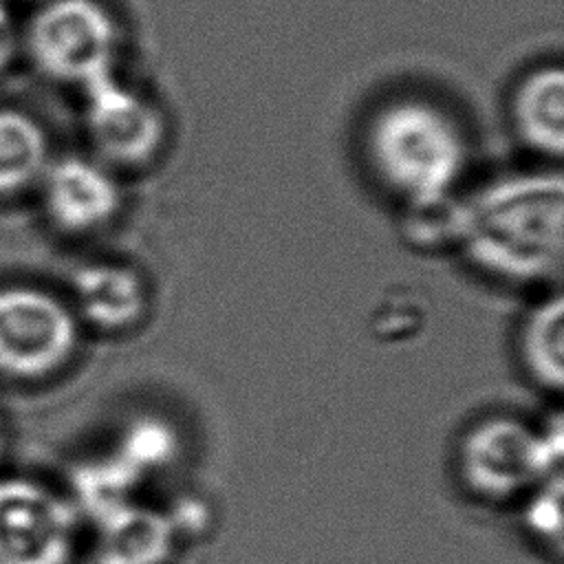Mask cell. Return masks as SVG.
Returning a JSON list of instances; mask_svg holds the SVG:
<instances>
[{
  "label": "cell",
  "instance_id": "1",
  "mask_svg": "<svg viewBox=\"0 0 564 564\" xmlns=\"http://www.w3.org/2000/svg\"><path fill=\"white\" fill-rule=\"evenodd\" d=\"M469 227L463 256L480 271L538 284L564 262V181L560 172L496 178L467 196Z\"/></svg>",
  "mask_w": 564,
  "mask_h": 564
},
{
  "label": "cell",
  "instance_id": "2",
  "mask_svg": "<svg viewBox=\"0 0 564 564\" xmlns=\"http://www.w3.org/2000/svg\"><path fill=\"white\" fill-rule=\"evenodd\" d=\"M368 156L375 174L405 200L454 189L467 163V139L438 104L403 97L372 117Z\"/></svg>",
  "mask_w": 564,
  "mask_h": 564
},
{
  "label": "cell",
  "instance_id": "3",
  "mask_svg": "<svg viewBox=\"0 0 564 564\" xmlns=\"http://www.w3.org/2000/svg\"><path fill=\"white\" fill-rule=\"evenodd\" d=\"M564 427L555 416L544 430L496 414L471 425L458 445L463 485L480 500L509 502L562 471Z\"/></svg>",
  "mask_w": 564,
  "mask_h": 564
},
{
  "label": "cell",
  "instance_id": "4",
  "mask_svg": "<svg viewBox=\"0 0 564 564\" xmlns=\"http://www.w3.org/2000/svg\"><path fill=\"white\" fill-rule=\"evenodd\" d=\"M121 31L99 0H46L26 26V48L35 66L84 88L115 73Z\"/></svg>",
  "mask_w": 564,
  "mask_h": 564
},
{
  "label": "cell",
  "instance_id": "5",
  "mask_svg": "<svg viewBox=\"0 0 564 564\" xmlns=\"http://www.w3.org/2000/svg\"><path fill=\"white\" fill-rule=\"evenodd\" d=\"M82 324L70 304L33 284L0 286V377L40 381L70 364Z\"/></svg>",
  "mask_w": 564,
  "mask_h": 564
},
{
  "label": "cell",
  "instance_id": "6",
  "mask_svg": "<svg viewBox=\"0 0 564 564\" xmlns=\"http://www.w3.org/2000/svg\"><path fill=\"white\" fill-rule=\"evenodd\" d=\"M82 516L70 498L26 476H0V564H70Z\"/></svg>",
  "mask_w": 564,
  "mask_h": 564
},
{
  "label": "cell",
  "instance_id": "7",
  "mask_svg": "<svg viewBox=\"0 0 564 564\" xmlns=\"http://www.w3.org/2000/svg\"><path fill=\"white\" fill-rule=\"evenodd\" d=\"M82 90L86 134L97 161L108 167H143L159 156L167 123L150 97L119 82L115 73L93 79Z\"/></svg>",
  "mask_w": 564,
  "mask_h": 564
},
{
  "label": "cell",
  "instance_id": "8",
  "mask_svg": "<svg viewBox=\"0 0 564 564\" xmlns=\"http://www.w3.org/2000/svg\"><path fill=\"white\" fill-rule=\"evenodd\" d=\"M37 189L46 220L68 236L95 234L121 209V189L112 170L88 156L51 159Z\"/></svg>",
  "mask_w": 564,
  "mask_h": 564
},
{
  "label": "cell",
  "instance_id": "9",
  "mask_svg": "<svg viewBox=\"0 0 564 564\" xmlns=\"http://www.w3.org/2000/svg\"><path fill=\"white\" fill-rule=\"evenodd\" d=\"M70 308L79 324L97 333H126L145 319L150 286L141 271L130 264L86 262L70 278Z\"/></svg>",
  "mask_w": 564,
  "mask_h": 564
},
{
  "label": "cell",
  "instance_id": "10",
  "mask_svg": "<svg viewBox=\"0 0 564 564\" xmlns=\"http://www.w3.org/2000/svg\"><path fill=\"white\" fill-rule=\"evenodd\" d=\"M97 564H165L176 533L165 511L130 500L95 522Z\"/></svg>",
  "mask_w": 564,
  "mask_h": 564
},
{
  "label": "cell",
  "instance_id": "11",
  "mask_svg": "<svg viewBox=\"0 0 564 564\" xmlns=\"http://www.w3.org/2000/svg\"><path fill=\"white\" fill-rule=\"evenodd\" d=\"M511 121L522 143L546 159L564 150V73L542 66L529 73L511 99Z\"/></svg>",
  "mask_w": 564,
  "mask_h": 564
},
{
  "label": "cell",
  "instance_id": "12",
  "mask_svg": "<svg viewBox=\"0 0 564 564\" xmlns=\"http://www.w3.org/2000/svg\"><path fill=\"white\" fill-rule=\"evenodd\" d=\"M399 236L419 253H463L469 227L467 198L454 189L405 198L399 212Z\"/></svg>",
  "mask_w": 564,
  "mask_h": 564
},
{
  "label": "cell",
  "instance_id": "13",
  "mask_svg": "<svg viewBox=\"0 0 564 564\" xmlns=\"http://www.w3.org/2000/svg\"><path fill=\"white\" fill-rule=\"evenodd\" d=\"M51 163L46 130L31 115L0 108V198L37 187Z\"/></svg>",
  "mask_w": 564,
  "mask_h": 564
},
{
  "label": "cell",
  "instance_id": "14",
  "mask_svg": "<svg viewBox=\"0 0 564 564\" xmlns=\"http://www.w3.org/2000/svg\"><path fill=\"white\" fill-rule=\"evenodd\" d=\"M520 359L531 381L557 394L564 383V300L549 295L531 308L520 328Z\"/></svg>",
  "mask_w": 564,
  "mask_h": 564
},
{
  "label": "cell",
  "instance_id": "15",
  "mask_svg": "<svg viewBox=\"0 0 564 564\" xmlns=\"http://www.w3.org/2000/svg\"><path fill=\"white\" fill-rule=\"evenodd\" d=\"M143 478L137 476L115 452L79 463L70 476V502L79 516L93 522L134 500V489Z\"/></svg>",
  "mask_w": 564,
  "mask_h": 564
},
{
  "label": "cell",
  "instance_id": "16",
  "mask_svg": "<svg viewBox=\"0 0 564 564\" xmlns=\"http://www.w3.org/2000/svg\"><path fill=\"white\" fill-rule=\"evenodd\" d=\"M176 430L161 416L143 414L132 419L115 445V454L141 478L167 467L178 454Z\"/></svg>",
  "mask_w": 564,
  "mask_h": 564
},
{
  "label": "cell",
  "instance_id": "17",
  "mask_svg": "<svg viewBox=\"0 0 564 564\" xmlns=\"http://www.w3.org/2000/svg\"><path fill=\"white\" fill-rule=\"evenodd\" d=\"M562 500H564V482L562 471L549 476L538 487H533L524 496L522 522L535 540L544 544H553L557 551L562 549Z\"/></svg>",
  "mask_w": 564,
  "mask_h": 564
},
{
  "label": "cell",
  "instance_id": "18",
  "mask_svg": "<svg viewBox=\"0 0 564 564\" xmlns=\"http://www.w3.org/2000/svg\"><path fill=\"white\" fill-rule=\"evenodd\" d=\"M176 538L183 533H198L207 524V511L198 498H181L178 505L165 511Z\"/></svg>",
  "mask_w": 564,
  "mask_h": 564
},
{
  "label": "cell",
  "instance_id": "19",
  "mask_svg": "<svg viewBox=\"0 0 564 564\" xmlns=\"http://www.w3.org/2000/svg\"><path fill=\"white\" fill-rule=\"evenodd\" d=\"M15 48H18L15 24L9 15V9H7L4 0H0V73L13 62Z\"/></svg>",
  "mask_w": 564,
  "mask_h": 564
},
{
  "label": "cell",
  "instance_id": "20",
  "mask_svg": "<svg viewBox=\"0 0 564 564\" xmlns=\"http://www.w3.org/2000/svg\"><path fill=\"white\" fill-rule=\"evenodd\" d=\"M4 452H7V432H4V425L0 421V460H2Z\"/></svg>",
  "mask_w": 564,
  "mask_h": 564
},
{
  "label": "cell",
  "instance_id": "21",
  "mask_svg": "<svg viewBox=\"0 0 564 564\" xmlns=\"http://www.w3.org/2000/svg\"><path fill=\"white\" fill-rule=\"evenodd\" d=\"M4 2H7V0H4Z\"/></svg>",
  "mask_w": 564,
  "mask_h": 564
}]
</instances>
